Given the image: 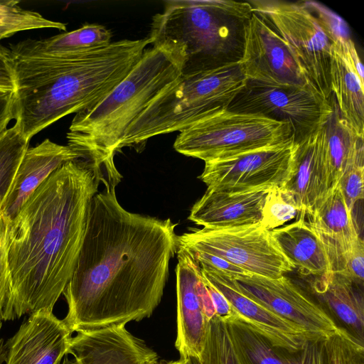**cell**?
I'll return each mask as SVG.
<instances>
[{
  "mask_svg": "<svg viewBox=\"0 0 364 364\" xmlns=\"http://www.w3.org/2000/svg\"><path fill=\"white\" fill-rule=\"evenodd\" d=\"M114 186L91 200L78 260L63 295L73 332L139 321L161 302L177 252L176 224L131 213Z\"/></svg>",
  "mask_w": 364,
  "mask_h": 364,
  "instance_id": "6da1fadb",
  "label": "cell"
},
{
  "mask_svg": "<svg viewBox=\"0 0 364 364\" xmlns=\"http://www.w3.org/2000/svg\"><path fill=\"white\" fill-rule=\"evenodd\" d=\"M103 179L89 160L68 161L45 180L8 220L9 321L41 309L53 311L75 271L91 200Z\"/></svg>",
  "mask_w": 364,
  "mask_h": 364,
  "instance_id": "7a4b0ae2",
  "label": "cell"
},
{
  "mask_svg": "<svg viewBox=\"0 0 364 364\" xmlns=\"http://www.w3.org/2000/svg\"><path fill=\"white\" fill-rule=\"evenodd\" d=\"M149 37L112 42L103 48L63 55H11L15 80L14 119L31 139L62 117L105 99L129 73L149 45Z\"/></svg>",
  "mask_w": 364,
  "mask_h": 364,
  "instance_id": "3957f363",
  "label": "cell"
},
{
  "mask_svg": "<svg viewBox=\"0 0 364 364\" xmlns=\"http://www.w3.org/2000/svg\"><path fill=\"white\" fill-rule=\"evenodd\" d=\"M182 62L168 50L147 48L129 73L96 105L76 113L67 133L68 145L105 171L120 151L132 122L150 102L180 77Z\"/></svg>",
  "mask_w": 364,
  "mask_h": 364,
  "instance_id": "277c9868",
  "label": "cell"
},
{
  "mask_svg": "<svg viewBox=\"0 0 364 364\" xmlns=\"http://www.w3.org/2000/svg\"><path fill=\"white\" fill-rule=\"evenodd\" d=\"M252 13L249 1H166L153 16L148 37L152 46L177 56L182 70L237 63Z\"/></svg>",
  "mask_w": 364,
  "mask_h": 364,
  "instance_id": "5b68a950",
  "label": "cell"
},
{
  "mask_svg": "<svg viewBox=\"0 0 364 364\" xmlns=\"http://www.w3.org/2000/svg\"><path fill=\"white\" fill-rule=\"evenodd\" d=\"M240 65L183 70L132 122L119 146L139 151L149 139L181 132L210 112L228 108L246 83Z\"/></svg>",
  "mask_w": 364,
  "mask_h": 364,
  "instance_id": "8992f818",
  "label": "cell"
},
{
  "mask_svg": "<svg viewBox=\"0 0 364 364\" xmlns=\"http://www.w3.org/2000/svg\"><path fill=\"white\" fill-rule=\"evenodd\" d=\"M249 2L252 11L283 39L309 85L330 100L331 50L340 36L349 35L346 22L313 1Z\"/></svg>",
  "mask_w": 364,
  "mask_h": 364,
  "instance_id": "52a82bcc",
  "label": "cell"
},
{
  "mask_svg": "<svg viewBox=\"0 0 364 364\" xmlns=\"http://www.w3.org/2000/svg\"><path fill=\"white\" fill-rule=\"evenodd\" d=\"M291 140L294 139L287 123L223 108L181 131L173 148L179 154L207 162Z\"/></svg>",
  "mask_w": 364,
  "mask_h": 364,
  "instance_id": "ba28073f",
  "label": "cell"
},
{
  "mask_svg": "<svg viewBox=\"0 0 364 364\" xmlns=\"http://www.w3.org/2000/svg\"><path fill=\"white\" fill-rule=\"evenodd\" d=\"M177 246L179 250L219 257L249 273L272 279L295 269L271 230L260 223L225 228L192 229L177 235Z\"/></svg>",
  "mask_w": 364,
  "mask_h": 364,
  "instance_id": "9c48e42d",
  "label": "cell"
},
{
  "mask_svg": "<svg viewBox=\"0 0 364 364\" xmlns=\"http://www.w3.org/2000/svg\"><path fill=\"white\" fill-rule=\"evenodd\" d=\"M227 109L287 123L298 143L327 121L333 103L331 97L326 100L310 88L276 87L247 80Z\"/></svg>",
  "mask_w": 364,
  "mask_h": 364,
  "instance_id": "30bf717a",
  "label": "cell"
},
{
  "mask_svg": "<svg viewBox=\"0 0 364 364\" xmlns=\"http://www.w3.org/2000/svg\"><path fill=\"white\" fill-rule=\"evenodd\" d=\"M297 143H287L235 156L205 162L198 178L207 189L243 191L264 186H284L294 166Z\"/></svg>",
  "mask_w": 364,
  "mask_h": 364,
  "instance_id": "8fae6325",
  "label": "cell"
},
{
  "mask_svg": "<svg viewBox=\"0 0 364 364\" xmlns=\"http://www.w3.org/2000/svg\"><path fill=\"white\" fill-rule=\"evenodd\" d=\"M230 278L241 293L303 328L316 340H324L339 328L316 299L284 275L272 279L250 273Z\"/></svg>",
  "mask_w": 364,
  "mask_h": 364,
  "instance_id": "7c38bea8",
  "label": "cell"
},
{
  "mask_svg": "<svg viewBox=\"0 0 364 364\" xmlns=\"http://www.w3.org/2000/svg\"><path fill=\"white\" fill-rule=\"evenodd\" d=\"M239 63L247 80L313 90L283 39L254 12L245 28Z\"/></svg>",
  "mask_w": 364,
  "mask_h": 364,
  "instance_id": "4fadbf2b",
  "label": "cell"
},
{
  "mask_svg": "<svg viewBox=\"0 0 364 364\" xmlns=\"http://www.w3.org/2000/svg\"><path fill=\"white\" fill-rule=\"evenodd\" d=\"M176 267L177 335L175 346L181 358L200 357L209 321L215 311L198 262L177 250Z\"/></svg>",
  "mask_w": 364,
  "mask_h": 364,
  "instance_id": "5bb4252c",
  "label": "cell"
},
{
  "mask_svg": "<svg viewBox=\"0 0 364 364\" xmlns=\"http://www.w3.org/2000/svg\"><path fill=\"white\" fill-rule=\"evenodd\" d=\"M202 275L227 299L235 318L251 326L272 345L289 352H299L316 340L303 328L247 297L233 285L230 277L207 266H200Z\"/></svg>",
  "mask_w": 364,
  "mask_h": 364,
  "instance_id": "9a60e30c",
  "label": "cell"
},
{
  "mask_svg": "<svg viewBox=\"0 0 364 364\" xmlns=\"http://www.w3.org/2000/svg\"><path fill=\"white\" fill-rule=\"evenodd\" d=\"M72 333L53 311L38 310L7 341L6 364H60L68 353Z\"/></svg>",
  "mask_w": 364,
  "mask_h": 364,
  "instance_id": "2e32d148",
  "label": "cell"
},
{
  "mask_svg": "<svg viewBox=\"0 0 364 364\" xmlns=\"http://www.w3.org/2000/svg\"><path fill=\"white\" fill-rule=\"evenodd\" d=\"M68 354L78 364H159L157 353L124 324L77 332Z\"/></svg>",
  "mask_w": 364,
  "mask_h": 364,
  "instance_id": "e0dca14e",
  "label": "cell"
},
{
  "mask_svg": "<svg viewBox=\"0 0 364 364\" xmlns=\"http://www.w3.org/2000/svg\"><path fill=\"white\" fill-rule=\"evenodd\" d=\"M323 124L297 143L294 170L283 186L292 195L299 208L297 219L304 218L333 188Z\"/></svg>",
  "mask_w": 364,
  "mask_h": 364,
  "instance_id": "ac0fdd59",
  "label": "cell"
},
{
  "mask_svg": "<svg viewBox=\"0 0 364 364\" xmlns=\"http://www.w3.org/2000/svg\"><path fill=\"white\" fill-rule=\"evenodd\" d=\"M363 66L349 35L340 36L331 50V87L342 117L364 136Z\"/></svg>",
  "mask_w": 364,
  "mask_h": 364,
  "instance_id": "d6986e66",
  "label": "cell"
},
{
  "mask_svg": "<svg viewBox=\"0 0 364 364\" xmlns=\"http://www.w3.org/2000/svg\"><path fill=\"white\" fill-rule=\"evenodd\" d=\"M271 187L243 191L207 189L192 206L188 219L205 228H225L260 223Z\"/></svg>",
  "mask_w": 364,
  "mask_h": 364,
  "instance_id": "ffe728a7",
  "label": "cell"
},
{
  "mask_svg": "<svg viewBox=\"0 0 364 364\" xmlns=\"http://www.w3.org/2000/svg\"><path fill=\"white\" fill-rule=\"evenodd\" d=\"M306 218L323 247L331 272L339 273L345 255L360 237L339 186L331 188Z\"/></svg>",
  "mask_w": 364,
  "mask_h": 364,
  "instance_id": "44dd1931",
  "label": "cell"
},
{
  "mask_svg": "<svg viewBox=\"0 0 364 364\" xmlns=\"http://www.w3.org/2000/svg\"><path fill=\"white\" fill-rule=\"evenodd\" d=\"M82 159L68 145H60L49 139L25 151L0 213L11 220L29 196L64 164Z\"/></svg>",
  "mask_w": 364,
  "mask_h": 364,
  "instance_id": "7402d4cb",
  "label": "cell"
},
{
  "mask_svg": "<svg viewBox=\"0 0 364 364\" xmlns=\"http://www.w3.org/2000/svg\"><path fill=\"white\" fill-rule=\"evenodd\" d=\"M240 364H324V340L289 352L272 345L251 326L237 318L226 322Z\"/></svg>",
  "mask_w": 364,
  "mask_h": 364,
  "instance_id": "603a6c76",
  "label": "cell"
},
{
  "mask_svg": "<svg viewBox=\"0 0 364 364\" xmlns=\"http://www.w3.org/2000/svg\"><path fill=\"white\" fill-rule=\"evenodd\" d=\"M311 289L316 300L336 322L360 342L364 341V298L359 286L329 273L315 277Z\"/></svg>",
  "mask_w": 364,
  "mask_h": 364,
  "instance_id": "cb8c5ba5",
  "label": "cell"
},
{
  "mask_svg": "<svg viewBox=\"0 0 364 364\" xmlns=\"http://www.w3.org/2000/svg\"><path fill=\"white\" fill-rule=\"evenodd\" d=\"M112 33L102 25L85 23L80 28L43 39H26L4 47L7 53L18 56L63 55L84 53L108 46Z\"/></svg>",
  "mask_w": 364,
  "mask_h": 364,
  "instance_id": "d4e9b609",
  "label": "cell"
},
{
  "mask_svg": "<svg viewBox=\"0 0 364 364\" xmlns=\"http://www.w3.org/2000/svg\"><path fill=\"white\" fill-rule=\"evenodd\" d=\"M280 249L304 276L331 273L323 245L304 218L271 230Z\"/></svg>",
  "mask_w": 364,
  "mask_h": 364,
  "instance_id": "484cf974",
  "label": "cell"
},
{
  "mask_svg": "<svg viewBox=\"0 0 364 364\" xmlns=\"http://www.w3.org/2000/svg\"><path fill=\"white\" fill-rule=\"evenodd\" d=\"M333 112L324 123L326 154L333 187L337 186L348 167L360 156L364 155V141L342 117L331 95Z\"/></svg>",
  "mask_w": 364,
  "mask_h": 364,
  "instance_id": "4316f807",
  "label": "cell"
},
{
  "mask_svg": "<svg viewBox=\"0 0 364 364\" xmlns=\"http://www.w3.org/2000/svg\"><path fill=\"white\" fill-rule=\"evenodd\" d=\"M43 28L65 31L66 25L21 7L18 1H0V42L20 31Z\"/></svg>",
  "mask_w": 364,
  "mask_h": 364,
  "instance_id": "83f0119b",
  "label": "cell"
},
{
  "mask_svg": "<svg viewBox=\"0 0 364 364\" xmlns=\"http://www.w3.org/2000/svg\"><path fill=\"white\" fill-rule=\"evenodd\" d=\"M29 141L16 123L0 138V208Z\"/></svg>",
  "mask_w": 364,
  "mask_h": 364,
  "instance_id": "f1b7e54d",
  "label": "cell"
},
{
  "mask_svg": "<svg viewBox=\"0 0 364 364\" xmlns=\"http://www.w3.org/2000/svg\"><path fill=\"white\" fill-rule=\"evenodd\" d=\"M199 358L202 364H240L227 323L216 315L208 322Z\"/></svg>",
  "mask_w": 364,
  "mask_h": 364,
  "instance_id": "f546056e",
  "label": "cell"
},
{
  "mask_svg": "<svg viewBox=\"0 0 364 364\" xmlns=\"http://www.w3.org/2000/svg\"><path fill=\"white\" fill-rule=\"evenodd\" d=\"M292 195L283 186H272L267 194L260 223L267 230L283 226L299 215Z\"/></svg>",
  "mask_w": 364,
  "mask_h": 364,
  "instance_id": "4dcf8cb0",
  "label": "cell"
},
{
  "mask_svg": "<svg viewBox=\"0 0 364 364\" xmlns=\"http://www.w3.org/2000/svg\"><path fill=\"white\" fill-rule=\"evenodd\" d=\"M324 364H364V343L339 328L324 340Z\"/></svg>",
  "mask_w": 364,
  "mask_h": 364,
  "instance_id": "1f68e13d",
  "label": "cell"
},
{
  "mask_svg": "<svg viewBox=\"0 0 364 364\" xmlns=\"http://www.w3.org/2000/svg\"><path fill=\"white\" fill-rule=\"evenodd\" d=\"M364 155L358 157L345 171L338 183L348 210L363 198Z\"/></svg>",
  "mask_w": 364,
  "mask_h": 364,
  "instance_id": "d6a6232c",
  "label": "cell"
},
{
  "mask_svg": "<svg viewBox=\"0 0 364 364\" xmlns=\"http://www.w3.org/2000/svg\"><path fill=\"white\" fill-rule=\"evenodd\" d=\"M8 220L0 213V321L11 294V275L8 262L6 232Z\"/></svg>",
  "mask_w": 364,
  "mask_h": 364,
  "instance_id": "836d02e7",
  "label": "cell"
},
{
  "mask_svg": "<svg viewBox=\"0 0 364 364\" xmlns=\"http://www.w3.org/2000/svg\"><path fill=\"white\" fill-rule=\"evenodd\" d=\"M338 274L350 280L358 286H363L364 276V242L360 237L357 239L351 249L345 255L341 270Z\"/></svg>",
  "mask_w": 364,
  "mask_h": 364,
  "instance_id": "e575fe53",
  "label": "cell"
},
{
  "mask_svg": "<svg viewBox=\"0 0 364 364\" xmlns=\"http://www.w3.org/2000/svg\"><path fill=\"white\" fill-rule=\"evenodd\" d=\"M186 252L190 254L198 262L200 266L209 267L218 272L229 276L231 278L250 274L247 271L233 265L229 262L210 254L199 252Z\"/></svg>",
  "mask_w": 364,
  "mask_h": 364,
  "instance_id": "d590c367",
  "label": "cell"
},
{
  "mask_svg": "<svg viewBox=\"0 0 364 364\" xmlns=\"http://www.w3.org/2000/svg\"><path fill=\"white\" fill-rule=\"evenodd\" d=\"M203 278L211 298L216 316L225 322L235 318L234 311L227 299L203 276Z\"/></svg>",
  "mask_w": 364,
  "mask_h": 364,
  "instance_id": "8d00e7d4",
  "label": "cell"
},
{
  "mask_svg": "<svg viewBox=\"0 0 364 364\" xmlns=\"http://www.w3.org/2000/svg\"><path fill=\"white\" fill-rule=\"evenodd\" d=\"M14 119V92L0 95V138L8 129L7 127Z\"/></svg>",
  "mask_w": 364,
  "mask_h": 364,
  "instance_id": "74e56055",
  "label": "cell"
},
{
  "mask_svg": "<svg viewBox=\"0 0 364 364\" xmlns=\"http://www.w3.org/2000/svg\"><path fill=\"white\" fill-rule=\"evenodd\" d=\"M15 89V80L11 63L1 50L0 52V91L14 92Z\"/></svg>",
  "mask_w": 364,
  "mask_h": 364,
  "instance_id": "f35d334b",
  "label": "cell"
},
{
  "mask_svg": "<svg viewBox=\"0 0 364 364\" xmlns=\"http://www.w3.org/2000/svg\"><path fill=\"white\" fill-rule=\"evenodd\" d=\"M1 329V322H0V332ZM5 360V347L2 339L0 338V364H2Z\"/></svg>",
  "mask_w": 364,
  "mask_h": 364,
  "instance_id": "ab89813d",
  "label": "cell"
},
{
  "mask_svg": "<svg viewBox=\"0 0 364 364\" xmlns=\"http://www.w3.org/2000/svg\"><path fill=\"white\" fill-rule=\"evenodd\" d=\"M188 364H202L200 358L195 355H189L186 358Z\"/></svg>",
  "mask_w": 364,
  "mask_h": 364,
  "instance_id": "60d3db41",
  "label": "cell"
},
{
  "mask_svg": "<svg viewBox=\"0 0 364 364\" xmlns=\"http://www.w3.org/2000/svg\"><path fill=\"white\" fill-rule=\"evenodd\" d=\"M161 364H188V363H187L186 358H181L178 360L169 361V362L164 363H161Z\"/></svg>",
  "mask_w": 364,
  "mask_h": 364,
  "instance_id": "b9f144b4",
  "label": "cell"
},
{
  "mask_svg": "<svg viewBox=\"0 0 364 364\" xmlns=\"http://www.w3.org/2000/svg\"><path fill=\"white\" fill-rule=\"evenodd\" d=\"M60 364H78L74 359H68V358H65L63 359V360L61 362Z\"/></svg>",
  "mask_w": 364,
  "mask_h": 364,
  "instance_id": "7bdbcfd3",
  "label": "cell"
},
{
  "mask_svg": "<svg viewBox=\"0 0 364 364\" xmlns=\"http://www.w3.org/2000/svg\"><path fill=\"white\" fill-rule=\"evenodd\" d=\"M4 93H5V92H1V91H0V95L4 94Z\"/></svg>",
  "mask_w": 364,
  "mask_h": 364,
  "instance_id": "ee69618b",
  "label": "cell"
}]
</instances>
